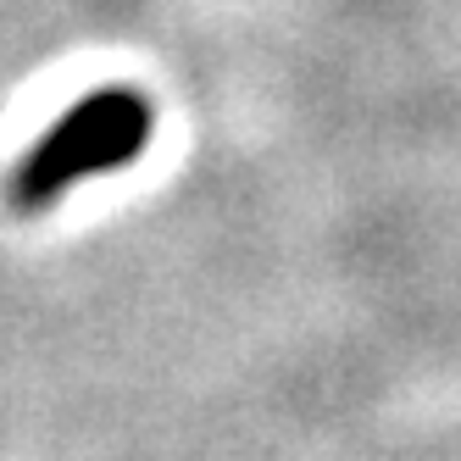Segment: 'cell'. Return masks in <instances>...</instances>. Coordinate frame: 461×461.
I'll use <instances>...</instances> for the list:
<instances>
[{"label":"cell","instance_id":"6da1fadb","mask_svg":"<svg viewBox=\"0 0 461 461\" xmlns=\"http://www.w3.org/2000/svg\"><path fill=\"white\" fill-rule=\"evenodd\" d=\"M156 134V106L134 84H101L84 101H73L45 134L23 150L6 173V212L40 217L61 194H73L95 173H122L145 156Z\"/></svg>","mask_w":461,"mask_h":461}]
</instances>
